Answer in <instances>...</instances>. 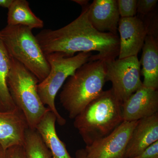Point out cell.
Returning a JSON list of instances; mask_svg holds the SVG:
<instances>
[{
    "label": "cell",
    "mask_w": 158,
    "mask_h": 158,
    "mask_svg": "<svg viewBox=\"0 0 158 158\" xmlns=\"http://www.w3.org/2000/svg\"><path fill=\"white\" fill-rule=\"evenodd\" d=\"M0 38L10 57L23 65L39 83L46 78L50 67L32 30L7 25L0 31Z\"/></svg>",
    "instance_id": "277c9868"
},
{
    "label": "cell",
    "mask_w": 158,
    "mask_h": 158,
    "mask_svg": "<svg viewBox=\"0 0 158 158\" xmlns=\"http://www.w3.org/2000/svg\"><path fill=\"white\" fill-rule=\"evenodd\" d=\"M105 63L106 81L111 82V89L122 105L143 85L138 56L116 59Z\"/></svg>",
    "instance_id": "52a82bcc"
},
{
    "label": "cell",
    "mask_w": 158,
    "mask_h": 158,
    "mask_svg": "<svg viewBox=\"0 0 158 158\" xmlns=\"http://www.w3.org/2000/svg\"><path fill=\"white\" fill-rule=\"evenodd\" d=\"M142 49L141 60V70L144 77L142 85L146 88L158 90V39L148 35Z\"/></svg>",
    "instance_id": "5bb4252c"
},
{
    "label": "cell",
    "mask_w": 158,
    "mask_h": 158,
    "mask_svg": "<svg viewBox=\"0 0 158 158\" xmlns=\"http://www.w3.org/2000/svg\"><path fill=\"white\" fill-rule=\"evenodd\" d=\"M138 121H123L110 135L84 148L86 158H124L126 149Z\"/></svg>",
    "instance_id": "ba28073f"
},
{
    "label": "cell",
    "mask_w": 158,
    "mask_h": 158,
    "mask_svg": "<svg viewBox=\"0 0 158 158\" xmlns=\"http://www.w3.org/2000/svg\"><path fill=\"white\" fill-rule=\"evenodd\" d=\"M119 51L118 59L138 56L148 35L146 22L142 16L120 18L118 24Z\"/></svg>",
    "instance_id": "9c48e42d"
},
{
    "label": "cell",
    "mask_w": 158,
    "mask_h": 158,
    "mask_svg": "<svg viewBox=\"0 0 158 158\" xmlns=\"http://www.w3.org/2000/svg\"><path fill=\"white\" fill-rule=\"evenodd\" d=\"M138 0H117V6L120 18L136 16Z\"/></svg>",
    "instance_id": "d6986e66"
},
{
    "label": "cell",
    "mask_w": 158,
    "mask_h": 158,
    "mask_svg": "<svg viewBox=\"0 0 158 158\" xmlns=\"http://www.w3.org/2000/svg\"><path fill=\"white\" fill-rule=\"evenodd\" d=\"M23 147L28 158H51L49 150L36 130L28 128Z\"/></svg>",
    "instance_id": "ac0fdd59"
},
{
    "label": "cell",
    "mask_w": 158,
    "mask_h": 158,
    "mask_svg": "<svg viewBox=\"0 0 158 158\" xmlns=\"http://www.w3.org/2000/svg\"><path fill=\"white\" fill-rule=\"evenodd\" d=\"M90 4L82 7L78 17L67 25L57 29H44L36 36L45 56L60 52L72 57L77 52H98L92 55L89 61L105 62L118 57L119 39L118 35L102 33L91 25L88 19Z\"/></svg>",
    "instance_id": "6da1fadb"
},
{
    "label": "cell",
    "mask_w": 158,
    "mask_h": 158,
    "mask_svg": "<svg viewBox=\"0 0 158 158\" xmlns=\"http://www.w3.org/2000/svg\"><path fill=\"white\" fill-rule=\"evenodd\" d=\"M132 158H158V141L150 145L139 155Z\"/></svg>",
    "instance_id": "7402d4cb"
},
{
    "label": "cell",
    "mask_w": 158,
    "mask_h": 158,
    "mask_svg": "<svg viewBox=\"0 0 158 158\" xmlns=\"http://www.w3.org/2000/svg\"><path fill=\"white\" fill-rule=\"evenodd\" d=\"M73 158H86L84 148L77 150L75 153V157Z\"/></svg>",
    "instance_id": "cb8c5ba5"
},
{
    "label": "cell",
    "mask_w": 158,
    "mask_h": 158,
    "mask_svg": "<svg viewBox=\"0 0 158 158\" xmlns=\"http://www.w3.org/2000/svg\"><path fill=\"white\" fill-rule=\"evenodd\" d=\"M6 150L4 149L0 144V158H6Z\"/></svg>",
    "instance_id": "484cf974"
},
{
    "label": "cell",
    "mask_w": 158,
    "mask_h": 158,
    "mask_svg": "<svg viewBox=\"0 0 158 158\" xmlns=\"http://www.w3.org/2000/svg\"><path fill=\"white\" fill-rule=\"evenodd\" d=\"M123 121L122 104L112 89L103 90L74 118L86 145L110 135Z\"/></svg>",
    "instance_id": "7a4b0ae2"
},
{
    "label": "cell",
    "mask_w": 158,
    "mask_h": 158,
    "mask_svg": "<svg viewBox=\"0 0 158 158\" xmlns=\"http://www.w3.org/2000/svg\"><path fill=\"white\" fill-rule=\"evenodd\" d=\"M39 81L20 63L11 58L7 78L9 93L16 107L25 117L29 128L36 130L49 109L43 103L37 91Z\"/></svg>",
    "instance_id": "5b68a950"
},
{
    "label": "cell",
    "mask_w": 158,
    "mask_h": 158,
    "mask_svg": "<svg viewBox=\"0 0 158 158\" xmlns=\"http://www.w3.org/2000/svg\"><path fill=\"white\" fill-rule=\"evenodd\" d=\"M123 121H138L158 113V91L142 85L122 105Z\"/></svg>",
    "instance_id": "30bf717a"
},
{
    "label": "cell",
    "mask_w": 158,
    "mask_h": 158,
    "mask_svg": "<svg viewBox=\"0 0 158 158\" xmlns=\"http://www.w3.org/2000/svg\"><path fill=\"white\" fill-rule=\"evenodd\" d=\"M6 152V158H28L23 146L21 145L10 148Z\"/></svg>",
    "instance_id": "44dd1931"
},
{
    "label": "cell",
    "mask_w": 158,
    "mask_h": 158,
    "mask_svg": "<svg viewBox=\"0 0 158 158\" xmlns=\"http://www.w3.org/2000/svg\"><path fill=\"white\" fill-rule=\"evenodd\" d=\"M72 1L79 4L80 6H81V7L87 6L89 4V1L88 0H73Z\"/></svg>",
    "instance_id": "d4e9b609"
},
{
    "label": "cell",
    "mask_w": 158,
    "mask_h": 158,
    "mask_svg": "<svg viewBox=\"0 0 158 158\" xmlns=\"http://www.w3.org/2000/svg\"><path fill=\"white\" fill-rule=\"evenodd\" d=\"M7 25L22 26L33 30L42 29L44 23L30 8L26 0H13L8 9Z\"/></svg>",
    "instance_id": "2e32d148"
},
{
    "label": "cell",
    "mask_w": 158,
    "mask_h": 158,
    "mask_svg": "<svg viewBox=\"0 0 158 158\" xmlns=\"http://www.w3.org/2000/svg\"><path fill=\"white\" fill-rule=\"evenodd\" d=\"M157 0H138L137 13L145 16L152 13L156 7Z\"/></svg>",
    "instance_id": "ffe728a7"
},
{
    "label": "cell",
    "mask_w": 158,
    "mask_h": 158,
    "mask_svg": "<svg viewBox=\"0 0 158 158\" xmlns=\"http://www.w3.org/2000/svg\"><path fill=\"white\" fill-rule=\"evenodd\" d=\"M91 52H81L73 56L68 57L60 52L46 55L50 70L48 76L37 86L38 94L43 104L47 106L57 118L60 126L64 125L66 119L58 112L55 104V99L64 85L65 81L72 76L76 71L85 63L89 62Z\"/></svg>",
    "instance_id": "8992f818"
},
{
    "label": "cell",
    "mask_w": 158,
    "mask_h": 158,
    "mask_svg": "<svg viewBox=\"0 0 158 158\" xmlns=\"http://www.w3.org/2000/svg\"><path fill=\"white\" fill-rule=\"evenodd\" d=\"M56 122V116L49 110L40 121L36 130L49 150L51 158H73L71 156L65 143L57 135Z\"/></svg>",
    "instance_id": "9a60e30c"
},
{
    "label": "cell",
    "mask_w": 158,
    "mask_h": 158,
    "mask_svg": "<svg viewBox=\"0 0 158 158\" xmlns=\"http://www.w3.org/2000/svg\"><path fill=\"white\" fill-rule=\"evenodd\" d=\"M13 0H0V6L9 9Z\"/></svg>",
    "instance_id": "603a6c76"
},
{
    "label": "cell",
    "mask_w": 158,
    "mask_h": 158,
    "mask_svg": "<svg viewBox=\"0 0 158 158\" xmlns=\"http://www.w3.org/2000/svg\"><path fill=\"white\" fill-rule=\"evenodd\" d=\"M120 18L117 0H94L88 7V20L99 32L118 35Z\"/></svg>",
    "instance_id": "7c38bea8"
},
{
    "label": "cell",
    "mask_w": 158,
    "mask_h": 158,
    "mask_svg": "<svg viewBox=\"0 0 158 158\" xmlns=\"http://www.w3.org/2000/svg\"><path fill=\"white\" fill-rule=\"evenodd\" d=\"M11 66V57L0 38V111H8L16 107L7 85Z\"/></svg>",
    "instance_id": "e0dca14e"
},
{
    "label": "cell",
    "mask_w": 158,
    "mask_h": 158,
    "mask_svg": "<svg viewBox=\"0 0 158 158\" xmlns=\"http://www.w3.org/2000/svg\"><path fill=\"white\" fill-rule=\"evenodd\" d=\"M158 141V113L138 120L128 143L124 158L139 155Z\"/></svg>",
    "instance_id": "4fadbf2b"
},
{
    "label": "cell",
    "mask_w": 158,
    "mask_h": 158,
    "mask_svg": "<svg viewBox=\"0 0 158 158\" xmlns=\"http://www.w3.org/2000/svg\"><path fill=\"white\" fill-rule=\"evenodd\" d=\"M28 125L23 114L17 107L0 111V144L5 150L23 146Z\"/></svg>",
    "instance_id": "8fae6325"
},
{
    "label": "cell",
    "mask_w": 158,
    "mask_h": 158,
    "mask_svg": "<svg viewBox=\"0 0 158 158\" xmlns=\"http://www.w3.org/2000/svg\"><path fill=\"white\" fill-rule=\"evenodd\" d=\"M104 61H89L78 69L63 85L59 100L74 119L103 91L106 82Z\"/></svg>",
    "instance_id": "3957f363"
}]
</instances>
